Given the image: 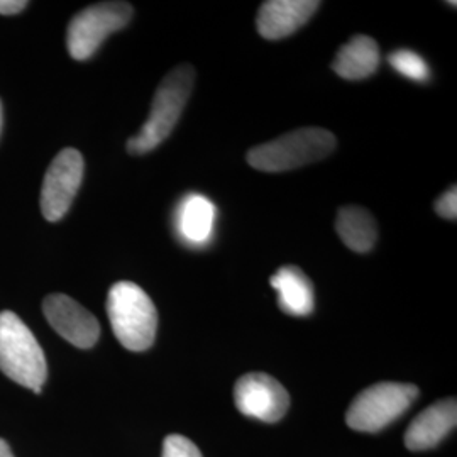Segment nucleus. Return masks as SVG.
Returning <instances> with one entry per match:
<instances>
[{
    "label": "nucleus",
    "mask_w": 457,
    "mask_h": 457,
    "mask_svg": "<svg viewBox=\"0 0 457 457\" xmlns=\"http://www.w3.org/2000/svg\"><path fill=\"white\" fill-rule=\"evenodd\" d=\"M417 396L419 388L415 385L378 383L354 398L345 422L353 430L378 432L405 413Z\"/></svg>",
    "instance_id": "39448f33"
},
{
    "label": "nucleus",
    "mask_w": 457,
    "mask_h": 457,
    "mask_svg": "<svg viewBox=\"0 0 457 457\" xmlns=\"http://www.w3.org/2000/svg\"><path fill=\"white\" fill-rule=\"evenodd\" d=\"M26 7H28L26 0H0V14H4V16L19 14Z\"/></svg>",
    "instance_id": "6ab92c4d"
},
{
    "label": "nucleus",
    "mask_w": 457,
    "mask_h": 457,
    "mask_svg": "<svg viewBox=\"0 0 457 457\" xmlns=\"http://www.w3.org/2000/svg\"><path fill=\"white\" fill-rule=\"evenodd\" d=\"M336 228L344 245L354 253H370L378 239V226L373 213L360 205L339 209Z\"/></svg>",
    "instance_id": "2eb2a0df"
},
{
    "label": "nucleus",
    "mask_w": 457,
    "mask_h": 457,
    "mask_svg": "<svg viewBox=\"0 0 457 457\" xmlns=\"http://www.w3.org/2000/svg\"><path fill=\"white\" fill-rule=\"evenodd\" d=\"M0 371L34 393H41L48 376L41 345L14 312L0 313Z\"/></svg>",
    "instance_id": "20e7f679"
},
{
    "label": "nucleus",
    "mask_w": 457,
    "mask_h": 457,
    "mask_svg": "<svg viewBox=\"0 0 457 457\" xmlns=\"http://www.w3.org/2000/svg\"><path fill=\"white\" fill-rule=\"evenodd\" d=\"M434 209L437 215L447 220H456L457 217V188L453 185L447 192H444L434 204Z\"/></svg>",
    "instance_id": "a211bd4d"
},
{
    "label": "nucleus",
    "mask_w": 457,
    "mask_h": 457,
    "mask_svg": "<svg viewBox=\"0 0 457 457\" xmlns=\"http://www.w3.org/2000/svg\"><path fill=\"white\" fill-rule=\"evenodd\" d=\"M381 62L379 46L373 37L356 34L337 51L332 70L344 80H366L375 75Z\"/></svg>",
    "instance_id": "ddd939ff"
},
{
    "label": "nucleus",
    "mask_w": 457,
    "mask_h": 457,
    "mask_svg": "<svg viewBox=\"0 0 457 457\" xmlns=\"http://www.w3.org/2000/svg\"><path fill=\"white\" fill-rule=\"evenodd\" d=\"M322 4L319 0H270L260 7L256 26L264 39L278 41L305 26Z\"/></svg>",
    "instance_id": "9d476101"
},
{
    "label": "nucleus",
    "mask_w": 457,
    "mask_h": 457,
    "mask_svg": "<svg viewBox=\"0 0 457 457\" xmlns=\"http://www.w3.org/2000/svg\"><path fill=\"white\" fill-rule=\"evenodd\" d=\"M271 287L277 290L279 309L294 315L305 317L311 315L315 307V292L311 278L300 268L287 264L281 266L270 279Z\"/></svg>",
    "instance_id": "f8f14e48"
},
{
    "label": "nucleus",
    "mask_w": 457,
    "mask_h": 457,
    "mask_svg": "<svg viewBox=\"0 0 457 457\" xmlns=\"http://www.w3.org/2000/svg\"><path fill=\"white\" fill-rule=\"evenodd\" d=\"M0 129H2V104H0Z\"/></svg>",
    "instance_id": "412c9836"
},
{
    "label": "nucleus",
    "mask_w": 457,
    "mask_h": 457,
    "mask_svg": "<svg viewBox=\"0 0 457 457\" xmlns=\"http://www.w3.org/2000/svg\"><path fill=\"white\" fill-rule=\"evenodd\" d=\"M234 402L245 417L273 424L287 413L290 396L273 376L247 373L234 386Z\"/></svg>",
    "instance_id": "6e6552de"
},
{
    "label": "nucleus",
    "mask_w": 457,
    "mask_h": 457,
    "mask_svg": "<svg viewBox=\"0 0 457 457\" xmlns=\"http://www.w3.org/2000/svg\"><path fill=\"white\" fill-rule=\"evenodd\" d=\"M0 457H14L11 447H9V444L4 441V439H0Z\"/></svg>",
    "instance_id": "aec40b11"
},
{
    "label": "nucleus",
    "mask_w": 457,
    "mask_h": 457,
    "mask_svg": "<svg viewBox=\"0 0 457 457\" xmlns=\"http://www.w3.org/2000/svg\"><path fill=\"white\" fill-rule=\"evenodd\" d=\"M215 224V207L207 196L192 194L180 202L177 228L181 241L190 245H207Z\"/></svg>",
    "instance_id": "4468645a"
},
{
    "label": "nucleus",
    "mask_w": 457,
    "mask_h": 457,
    "mask_svg": "<svg viewBox=\"0 0 457 457\" xmlns=\"http://www.w3.org/2000/svg\"><path fill=\"white\" fill-rule=\"evenodd\" d=\"M194 85L195 68L192 65L177 66L164 77L153 97L146 122L141 131L128 141V151L131 154H146L173 132L194 92Z\"/></svg>",
    "instance_id": "f257e3e1"
},
{
    "label": "nucleus",
    "mask_w": 457,
    "mask_h": 457,
    "mask_svg": "<svg viewBox=\"0 0 457 457\" xmlns=\"http://www.w3.org/2000/svg\"><path fill=\"white\" fill-rule=\"evenodd\" d=\"M390 65L405 79L413 82L424 83L430 77V70L425 63L424 58L410 49H396L388 56Z\"/></svg>",
    "instance_id": "dca6fc26"
},
{
    "label": "nucleus",
    "mask_w": 457,
    "mask_h": 457,
    "mask_svg": "<svg viewBox=\"0 0 457 457\" xmlns=\"http://www.w3.org/2000/svg\"><path fill=\"white\" fill-rule=\"evenodd\" d=\"M45 317L65 341L80 349H90L100 337L98 320L68 295H48L43 302Z\"/></svg>",
    "instance_id": "1a4fd4ad"
},
{
    "label": "nucleus",
    "mask_w": 457,
    "mask_h": 457,
    "mask_svg": "<svg viewBox=\"0 0 457 457\" xmlns=\"http://www.w3.org/2000/svg\"><path fill=\"white\" fill-rule=\"evenodd\" d=\"M162 457H202V453L190 439L173 434L164 439Z\"/></svg>",
    "instance_id": "f3484780"
},
{
    "label": "nucleus",
    "mask_w": 457,
    "mask_h": 457,
    "mask_svg": "<svg viewBox=\"0 0 457 457\" xmlns=\"http://www.w3.org/2000/svg\"><path fill=\"white\" fill-rule=\"evenodd\" d=\"M83 156L73 147L63 149L49 164L41 188V212L58 222L70 211L83 180Z\"/></svg>",
    "instance_id": "0eeeda50"
},
{
    "label": "nucleus",
    "mask_w": 457,
    "mask_h": 457,
    "mask_svg": "<svg viewBox=\"0 0 457 457\" xmlns=\"http://www.w3.org/2000/svg\"><path fill=\"white\" fill-rule=\"evenodd\" d=\"M107 315L117 341L129 351L149 349L158 328V312L146 292L131 281H119L109 290Z\"/></svg>",
    "instance_id": "7ed1b4c3"
},
{
    "label": "nucleus",
    "mask_w": 457,
    "mask_h": 457,
    "mask_svg": "<svg viewBox=\"0 0 457 457\" xmlns=\"http://www.w3.org/2000/svg\"><path fill=\"white\" fill-rule=\"evenodd\" d=\"M337 146L336 136L322 128H302L249 149L247 163L264 173H283L328 158Z\"/></svg>",
    "instance_id": "f03ea898"
},
{
    "label": "nucleus",
    "mask_w": 457,
    "mask_h": 457,
    "mask_svg": "<svg viewBox=\"0 0 457 457\" xmlns=\"http://www.w3.org/2000/svg\"><path fill=\"white\" fill-rule=\"evenodd\" d=\"M457 403L454 398H447L430 405L410 424L405 432V445L410 451H427L439 442L456 427Z\"/></svg>",
    "instance_id": "9b49d317"
},
{
    "label": "nucleus",
    "mask_w": 457,
    "mask_h": 457,
    "mask_svg": "<svg viewBox=\"0 0 457 457\" xmlns=\"http://www.w3.org/2000/svg\"><path fill=\"white\" fill-rule=\"evenodd\" d=\"M132 17L128 2H100L71 19L66 31V46L73 60L85 62L111 34L126 28Z\"/></svg>",
    "instance_id": "423d86ee"
}]
</instances>
